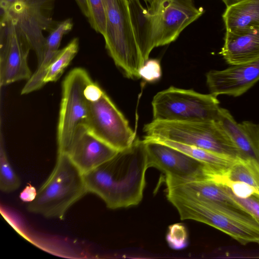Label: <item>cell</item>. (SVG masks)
<instances>
[{
  "instance_id": "obj_1",
  "label": "cell",
  "mask_w": 259,
  "mask_h": 259,
  "mask_svg": "<svg viewBox=\"0 0 259 259\" xmlns=\"http://www.w3.org/2000/svg\"><path fill=\"white\" fill-rule=\"evenodd\" d=\"M148 168L145 142L136 138L130 147L83 175L88 192L100 197L108 208L117 209L141 201Z\"/></svg>"
},
{
  "instance_id": "obj_2",
  "label": "cell",
  "mask_w": 259,
  "mask_h": 259,
  "mask_svg": "<svg viewBox=\"0 0 259 259\" xmlns=\"http://www.w3.org/2000/svg\"><path fill=\"white\" fill-rule=\"evenodd\" d=\"M166 197L182 220H192L207 224L243 245L259 244V223L246 212L226 204L169 190Z\"/></svg>"
},
{
  "instance_id": "obj_3",
  "label": "cell",
  "mask_w": 259,
  "mask_h": 259,
  "mask_svg": "<svg viewBox=\"0 0 259 259\" xmlns=\"http://www.w3.org/2000/svg\"><path fill=\"white\" fill-rule=\"evenodd\" d=\"M88 192L83 174L67 155L58 153L53 171L27 209L46 218L62 220L69 208Z\"/></svg>"
},
{
  "instance_id": "obj_4",
  "label": "cell",
  "mask_w": 259,
  "mask_h": 259,
  "mask_svg": "<svg viewBox=\"0 0 259 259\" xmlns=\"http://www.w3.org/2000/svg\"><path fill=\"white\" fill-rule=\"evenodd\" d=\"M105 47L115 65L130 78H140L144 64L133 29L128 0H103Z\"/></svg>"
},
{
  "instance_id": "obj_5",
  "label": "cell",
  "mask_w": 259,
  "mask_h": 259,
  "mask_svg": "<svg viewBox=\"0 0 259 259\" xmlns=\"http://www.w3.org/2000/svg\"><path fill=\"white\" fill-rule=\"evenodd\" d=\"M143 131L146 139L167 140L241 158L235 145L215 121L183 122L153 120L144 125Z\"/></svg>"
},
{
  "instance_id": "obj_6",
  "label": "cell",
  "mask_w": 259,
  "mask_h": 259,
  "mask_svg": "<svg viewBox=\"0 0 259 259\" xmlns=\"http://www.w3.org/2000/svg\"><path fill=\"white\" fill-rule=\"evenodd\" d=\"M217 97L170 87L157 93L152 101L153 120L168 121H215L220 107Z\"/></svg>"
},
{
  "instance_id": "obj_7",
  "label": "cell",
  "mask_w": 259,
  "mask_h": 259,
  "mask_svg": "<svg viewBox=\"0 0 259 259\" xmlns=\"http://www.w3.org/2000/svg\"><path fill=\"white\" fill-rule=\"evenodd\" d=\"M92 80L85 69L75 68L63 81L57 127L58 153H64L77 128L86 123L88 108L84 91Z\"/></svg>"
},
{
  "instance_id": "obj_8",
  "label": "cell",
  "mask_w": 259,
  "mask_h": 259,
  "mask_svg": "<svg viewBox=\"0 0 259 259\" xmlns=\"http://www.w3.org/2000/svg\"><path fill=\"white\" fill-rule=\"evenodd\" d=\"M85 125L97 137L118 151L130 147L135 132L105 92L98 100L88 101Z\"/></svg>"
},
{
  "instance_id": "obj_9",
  "label": "cell",
  "mask_w": 259,
  "mask_h": 259,
  "mask_svg": "<svg viewBox=\"0 0 259 259\" xmlns=\"http://www.w3.org/2000/svg\"><path fill=\"white\" fill-rule=\"evenodd\" d=\"M146 7L152 19L156 47L176 40L204 12L193 0H152Z\"/></svg>"
},
{
  "instance_id": "obj_10",
  "label": "cell",
  "mask_w": 259,
  "mask_h": 259,
  "mask_svg": "<svg viewBox=\"0 0 259 259\" xmlns=\"http://www.w3.org/2000/svg\"><path fill=\"white\" fill-rule=\"evenodd\" d=\"M31 48L9 15L1 13L0 85L27 80L32 73L28 64Z\"/></svg>"
},
{
  "instance_id": "obj_11",
  "label": "cell",
  "mask_w": 259,
  "mask_h": 259,
  "mask_svg": "<svg viewBox=\"0 0 259 259\" xmlns=\"http://www.w3.org/2000/svg\"><path fill=\"white\" fill-rule=\"evenodd\" d=\"M148 167L156 168L165 179L190 181L209 179L214 169L176 148L154 140L143 139Z\"/></svg>"
},
{
  "instance_id": "obj_12",
  "label": "cell",
  "mask_w": 259,
  "mask_h": 259,
  "mask_svg": "<svg viewBox=\"0 0 259 259\" xmlns=\"http://www.w3.org/2000/svg\"><path fill=\"white\" fill-rule=\"evenodd\" d=\"M53 0H20L9 11L1 12L9 15L31 50L36 54L38 65L45 53L46 39L43 32L50 30L55 22L49 15Z\"/></svg>"
},
{
  "instance_id": "obj_13",
  "label": "cell",
  "mask_w": 259,
  "mask_h": 259,
  "mask_svg": "<svg viewBox=\"0 0 259 259\" xmlns=\"http://www.w3.org/2000/svg\"><path fill=\"white\" fill-rule=\"evenodd\" d=\"M118 151L94 135L85 124L76 130L64 153L83 174H86L114 157Z\"/></svg>"
},
{
  "instance_id": "obj_14",
  "label": "cell",
  "mask_w": 259,
  "mask_h": 259,
  "mask_svg": "<svg viewBox=\"0 0 259 259\" xmlns=\"http://www.w3.org/2000/svg\"><path fill=\"white\" fill-rule=\"evenodd\" d=\"M259 80V60L237 65L222 70H211L206 74L210 94L218 96L241 95Z\"/></svg>"
},
{
  "instance_id": "obj_15",
  "label": "cell",
  "mask_w": 259,
  "mask_h": 259,
  "mask_svg": "<svg viewBox=\"0 0 259 259\" xmlns=\"http://www.w3.org/2000/svg\"><path fill=\"white\" fill-rule=\"evenodd\" d=\"M238 149L241 158L259 164V124L245 121L238 123L229 111L220 108L215 120Z\"/></svg>"
},
{
  "instance_id": "obj_16",
  "label": "cell",
  "mask_w": 259,
  "mask_h": 259,
  "mask_svg": "<svg viewBox=\"0 0 259 259\" xmlns=\"http://www.w3.org/2000/svg\"><path fill=\"white\" fill-rule=\"evenodd\" d=\"M220 54L230 65L259 60V28L226 31Z\"/></svg>"
},
{
  "instance_id": "obj_17",
  "label": "cell",
  "mask_w": 259,
  "mask_h": 259,
  "mask_svg": "<svg viewBox=\"0 0 259 259\" xmlns=\"http://www.w3.org/2000/svg\"><path fill=\"white\" fill-rule=\"evenodd\" d=\"M131 19L137 42L144 63L155 48L151 16L140 0H128Z\"/></svg>"
},
{
  "instance_id": "obj_18",
  "label": "cell",
  "mask_w": 259,
  "mask_h": 259,
  "mask_svg": "<svg viewBox=\"0 0 259 259\" xmlns=\"http://www.w3.org/2000/svg\"><path fill=\"white\" fill-rule=\"evenodd\" d=\"M222 18L227 31L259 28V0H242L227 7Z\"/></svg>"
},
{
  "instance_id": "obj_19",
  "label": "cell",
  "mask_w": 259,
  "mask_h": 259,
  "mask_svg": "<svg viewBox=\"0 0 259 259\" xmlns=\"http://www.w3.org/2000/svg\"><path fill=\"white\" fill-rule=\"evenodd\" d=\"M151 140V139H148ZM166 144L180 150L205 163L218 172L224 171L239 158L219 154L198 147L167 140H151Z\"/></svg>"
},
{
  "instance_id": "obj_20",
  "label": "cell",
  "mask_w": 259,
  "mask_h": 259,
  "mask_svg": "<svg viewBox=\"0 0 259 259\" xmlns=\"http://www.w3.org/2000/svg\"><path fill=\"white\" fill-rule=\"evenodd\" d=\"M212 181L243 182L259 189V164L250 159L239 158Z\"/></svg>"
},
{
  "instance_id": "obj_21",
  "label": "cell",
  "mask_w": 259,
  "mask_h": 259,
  "mask_svg": "<svg viewBox=\"0 0 259 259\" xmlns=\"http://www.w3.org/2000/svg\"><path fill=\"white\" fill-rule=\"evenodd\" d=\"M78 49L79 39L75 37L64 48L59 50L48 68L44 80L45 84L56 81L59 79L77 53Z\"/></svg>"
},
{
  "instance_id": "obj_22",
  "label": "cell",
  "mask_w": 259,
  "mask_h": 259,
  "mask_svg": "<svg viewBox=\"0 0 259 259\" xmlns=\"http://www.w3.org/2000/svg\"><path fill=\"white\" fill-rule=\"evenodd\" d=\"M20 180L14 170L7 155L2 134L0 138V189L5 193H10L18 189Z\"/></svg>"
},
{
  "instance_id": "obj_23",
  "label": "cell",
  "mask_w": 259,
  "mask_h": 259,
  "mask_svg": "<svg viewBox=\"0 0 259 259\" xmlns=\"http://www.w3.org/2000/svg\"><path fill=\"white\" fill-rule=\"evenodd\" d=\"M88 19L91 27L103 36L106 30V13L103 0H87Z\"/></svg>"
},
{
  "instance_id": "obj_24",
  "label": "cell",
  "mask_w": 259,
  "mask_h": 259,
  "mask_svg": "<svg viewBox=\"0 0 259 259\" xmlns=\"http://www.w3.org/2000/svg\"><path fill=\"white\" fill-rule=\"evenodd\" d=\"M223 186L240 208L259 223V191L248 197L240 198L235 196L228 187Z\"/></svg>"
},
{
  "instance_id": "obj_25",
  "label": "cell",
  "mask_w": 259,
  "mask_h": 259,
  "mask_svg": "<svg viewBox=\"0 0 259 259\" xmlns=\"http://www.w3.org/2000/svg\"><path fill=\"white\" fill-rule=\"evenodd\" d=\"M167 241L169 246L174 249H181L187 243V233L185 227L180 224L169 227Z\"/></svg>"
},
{
  "instance_id": "obj_26",
  "label": "cell",
  "mask_w": 259,
  "mask_h": 259,
  "mask_svg": "<svg viewBox=\"0 0 259 259\" xmlns=\"http://www.w3.org/2000/svg\"><path fill=\"white\" fill-rule=\"evenodd\" d=\"M140 78L148 82H154L158 80L162 75L159 61L157 59H148L140 68Z\"/></svg>"
},
{
  "instance_id": "obj_27",
  "label": "cell",
  "mask_w": 259,
  "mask_h": 259,
  "mask_svg": "<svg viewBox=\"0 0 259 259\" xmlns=\"http://www.w3.org/2000/svg\"><path fill=\"white\" fill-rule=\"evenodd\" d=\"M37 190L30 184H28L25 188L20 192L19 198L21 201L30 203L34 201L37 196Z\"/></svg>"
},
{
  "instance_id": "obj_28",
  "label": "cell",
  "mask_w": 259,
  "mask_h": 259,
  "mask_svg": "<svg viewBox=\"0 0 259 259\" xmlns=\"http://www.w3.org/2000/svg\"><path fill=\"white\" fill-rule=\"evenodd\" d=\"M20 0H0L1 12H7Z\"/></svg>"
},
{
  "instance_id": "obj_29",
  "label": "cell",
  "mask_w": 259,
  "mask_h": 259,
  "mask_svg": "<svg viewBox=\"0 0 259 259\" xmlns=\"http://www.w3.org/2000/svg\"><path fill=\"white\" fill-rule=\"evenodd\" d=\"M78 6L79 7L82 13L88 18V9L87 0H75Z\"/></svg>"
},
{
  "instance_id": "obj_30",
  "label": "cell",
  "mask_w": 259,
  "mask_h": 259,
  "mask_svg": "<svg viewBox=\"0 0 259 259\" xmlns=\"http://www.w3.org/2000/svg\"><path fill=\"white\" fill-rule=\"evenodd\" d=\"M242 0H222L227 7H229Z\"/></svg>"
},
{
  "instance_id": "obj_31",
  "label": "cell",
  "mask_w": 259,
  "mask_h": 259,
  "mask_svg": "<svg viewBox=\"0 0 259 259\" xmlns=\"http://www.w3.org/2000/svg\"><path fill=\"white\" fill-rule=\"evenodd\" d=\"M258 245H259V244H258Z\"/></svg>"
}]
</instances>
